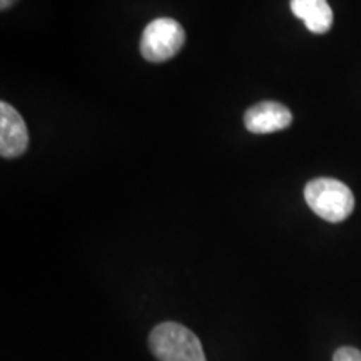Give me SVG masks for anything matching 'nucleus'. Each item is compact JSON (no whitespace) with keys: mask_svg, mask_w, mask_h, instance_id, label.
Masks as SVG:
<instances>
[{"mask_svg":"<svg viewBox=\"0 0 361 361\" xmlns=\"http://www.w3.org/2000/svg\"><path fill=\"white\" fill-rule=\"evenodd\" d=\"M293 114L279 102L264 101L252 106L245 114V126L250 133L269 134L286 129L291 124Z\"/></svg>","mask_w":361,"mask_h":361,"instance_id":"39448f33","label":"nucleus"},{"mask_svg":"<svg viewBox=\"0 0 361 361\" xmlns=\"http://www.w3.org/2000/svg\"><path fill=\"white\" fill-rule=\"evenodd\" d=\"M333 361H361V351L353 346H341L340 350H336Z\"/></svg>","mask_w":361,"mask_h":361,"instance_id":"0eeeda50","label":"nucleus"},{"mask_svg":"<svg viewBox=\"0 0 361 361\" xmlns=\"http://www.w3.org/2000/svg\"><path fill=\"white\" fill-rule=\"evenodd\" d=\"M184 40H186V34H184L183 25L178 20L162 17V19L149 22L142 32L139 47L146 61L159 64L179 54Z\"/></svg>","mask_w":361,"mask_h":361,"instance_id":"7ed1b4c3","label":"nucleus"},{"mask_svg":"<svg viewBox=\"0 0 361 361\" xmlns=\"http://www.w3.org/2000/svg\"><path fill=\"white\" fill-rule=\"evenodd\" d=\"M149 346L159 361H206L200 338L179 323L157 324L149 336Z\"/></svg>","mask_w":361,"mask_h":361,"instance_id":"f03ea898","label":"nucleus"},{"mask_svg":"<svg viewBox=\"0 0 361 361\" xmlns=\"http://www.w3.org/2000/svg\"><path fill=\"white\" fill-rule=\"evenodd\" d=\"M305 200L316 216L328 223H341L355 209V196L345 183L331 178L310 180L305 188Z\"/></svg>","mask_w":361,"mask_h":361,"instance_id":"f257e3e1","label":"nucleus"},{"mask_svg":"<svg viewBox=\"0 0 361 361\" xmlns=\"http://www.w3.org/2000/svg\"><path fill=\"white\" fill-rule=\"evenodd\" d=\"M16 2L17 0H0V8H2V11H7V8H11Z\"/></svg>","mask_w":361,"mask_h":361,"instance_id":"6e6552de","label":"nucleus"},{"mask_svg":"<svg viewBox=\"0 0 361 361\" xmlns=\"http://www.w3.org/2000/svg\"><path fill=\"white\" fill-rule=\"evenodd\" d=\"M291 12L313 34H326L333 25V11L326 0H291Z\"/></svg>","mask_w":361,"mask_h":361,"instance_id":"423d86ee","label":"nucleus"},{"mask_svg":"<svg viewBox=\"0 0 361 361\" xmlns=\"http://www.w3.org/2000/svg\"><path fill=\"white\" fill-rule=\"evenodd\" d=\"M29 146L25 121L11 104H0V154L6 159L19 157Z\"/></svg>","mask_w":361,"mask_h":361,"instance_id":"20e7f679","label":"nucleus"}]
</instances>
